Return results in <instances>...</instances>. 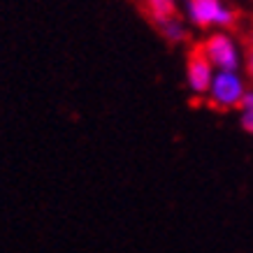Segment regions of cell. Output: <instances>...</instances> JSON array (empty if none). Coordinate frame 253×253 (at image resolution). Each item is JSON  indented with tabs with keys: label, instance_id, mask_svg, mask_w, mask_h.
Listing matches in <instances>:
<instances>
[{
	"label": "cell",
	"instance_id": "cell-8",
	"mask_svg": "<svg viewBox=\"0 0 253 253\" xmlns=\"http://www.w3.org/2000/svg\"><path fill=\"white\" fill-rule=\"evenodd\" d=\"M244 68H246L249 79L253 82V33H251V38H249V49H246V54H244Z\"/></svg>",
	"mask_w": 253,
	"mask_h": 253
},
{
	"label": "cell",
	"instance_id": "cell-2",
	"mask_svg": "<svg viewBox=\"0 0 253 253\" xmlns=\"http://www.w3.org/2000/svg\"><path fill=\"white\" fill-rule=\"evenodd\" d=\"M186 19L195 28H230L237 21L235 9H230L223 0H186Z\"/></svg>",
	"mask_w": 253,
	"mask_h": 253
},
{
	"label": "cell",
	"instance_id": "cell-6",
	"mask_svg": "<svg viewBox=\"0 0 253 253\" xmlns=\"http://www.w3.org/2000/svg\"><path fill=\"white\" fill-rule=\"evenodd\" d=\"M142 5L146 14L151 16V21L176 16V0H142Z\"/></svg>",
	"mask_w": 253,
	"mask_h": 253
},
{
	"label": "cell",
	"instance_id": "cell-7",
	"mask_svg": "<svg viewBox=\"0 0 253 253\" xmlns=\"http://www.w3.org/2000/svg\"><path fill=\"white\" fill-rule=\"evenodd\" d=\"M239 126L249 135H253V91H249L239 105Z\"/></svg>",
	"mask_w": 253,
	"mask_h": 253
},
{
	"label": "cell",
	"instance_id": "cell-3",
	"mask_svg": "<svg viewBox=\"0 0 253 253\" xmlns=\"http://www.w3.org/2000/svg\"><path fill=\"white\" fill-rule=\"evenodd\" d=\"M246 93L249 88L239 72H216L207 100L216 109H239Z\"/></svg>",
	"mask_w": 253,
	"mask_h": 253
},
{
	"label": "cell",
	"instance_id": "cell-5",
	"mask_svg": "<svg viewBox=\"0 0 253 253\" xmlns=\"http://www.w3.org/2000/svg\"><path fill=\"white\" fill-rule=\"evenodd\" d=\"M158 33L168 40L169 44H181L188 40V31H186V23L179 19V16H168V19H161V21H154Z\"/></svg>",
	"mask_w": 253,
	"mask_h": 253
},
{
	"label": "cell",
	"instance_id": "cell-4",
	"mask_svg": "<svg viewBox=\"0 0 253 253\" xmlns=\"http://www.w3.org/2000/svg\"><path fill=\"white\" fill-rule=\"evenodd\" d=\"M214 77H216V70L209 63V58L200 51V46L193 49L188 61H186V86H188V91L193 95H198V98H207Z\"/></svg>",
	"mask_w": 253,
	"mask_h": 253
},
{
	"label": "cell",
	"instance_id": "cell-1",
	"mask_svg": "<svg viewBox=\"0 0 253 253\" xmlns=\"http://www.w3.org/2000/svg\"><path fill=\"white\" fill-rule=\"evenodd\" d=\"M200 51L209 58V63L214 65L216 72H239L242 63H244V56H242L237 40L225 31L211 33L200 44Z\"/></svg>",
	"mask_w": 253,
	"mask_h": 253
}]
</instances>
